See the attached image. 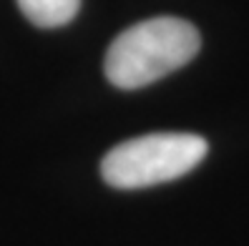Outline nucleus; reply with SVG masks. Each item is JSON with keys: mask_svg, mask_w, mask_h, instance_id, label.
<instances>
[{"mask_svg": "<svg viewBox=\"0 0 249 246\" xmlns=\"http://www.w3.org/2000/svg\"><path fill=\"white\" fill-rule=\"evenodd\" d=\"M201 48L199 31L181 18H151L116 35L106 53V78L124 91L143 88L184 68Z\"/></svg>", "mask_w": 249, "mask_h": 246, "instance_id": "f257e3e1", "label": "nucleus"}, {"mask_svg": "<svg viewBox=\"0 0 249 246\" xmlns=\"http://www.w3.org/2000/svg\"><path fill=\"white\" fill-rule=\"evenodd\" d=\"M209 151L196 133H146L113 146L101 161V176L113 189H149L194 171Z\"/></svg>", "mask_w": 249, "mask_h": 246, "instance_id": "f03ea898", "label": "nucleus"}, {"mask_svg": "<svg viewBox=\"0 0 249 246\" xmlns=\"http://www.w3.org/2000/svg\"><path fill=\"white\" fill-rule=\"evenodd\" d=\"M18 8L38 28H61L76 18L81 0H18Z\"/></svg>", "mask_w": 249, "mask_h": 246, "instance_id": "7ed1b4c3", "label": "nucleus"}]
</instances>
